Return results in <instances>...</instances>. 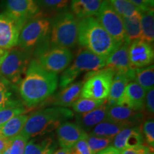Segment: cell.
<instances>
[{
  "label": "cell",
  "instance_id": "cell-13",
  "mask_svg": "<svg viewBox=\"0 0 154 154\" xmlns=\"http://www.w3.org/2000/svg\"><path fill=\"white\" fill-rule=\"evenodd\" d=\"M128 59L132 69L150 66L153 63L154 59L153 46L141 39L131 42L128 47Z\"/></svg>",
  "mask_w": 154,
  "mask_h": 154
},
{
  "label": "cell",
  "instance_id": "cell-10",
  "mask_svg": "<svg viewBox=\"0 0 154 154\" xmlns=\"http://www.w3.org/2000/svg\"><path fill=\"white\" fill-rule=\"evenodd\" d=\"M36 57V61L44 69L58 74L70 65L74 56L70 49L49 47Z\"/></svg>",
  "mask_w": 154,
  "mask_h": 154
},
{
  "label": "cell",
  "instance_id": "cell-40",
  "mask_svg": "<svg viewBox=\"0 0 154 154\" xmlns=\"http://www.w3.org/2000/svg\"><path fill=\"white\" fill-rule=\"evenodd\" d=\"M134 6H136L141 12L149 11V9H153L149 7L146 0H129Z\"/></svg>",
  "mask_w": 154,
  "mask_h": 154
},
{
  "label": "cell",
  "instance_id": "cell-18",
  "mask_svg": "<svg viewBox=\"0 0 154 154\" xmlns=\"http://www.w3.org/2000/svg\"><path fill=\"white\" fill-rule=\"evenodd\" d=\"M129 43L125 42L106 59V68L111 69L115 74H128L133 69L128 59Z\"/></svg>",
  "mask_w": 154,
  "mask_h": 154
},
{
  "label": "cell",
  "instance_id": "cell-27",
  "mask_svg": "<svg viewBox=\"0 0 154 154\" xmlns=\"http://www.w3.org/2000/svg\"><path fill=\"white\" fill-rule=\"evenodd\" d=\"M124 128H126V127L105 120L94 126L90 134L99 137L113 139L115 136Z\"/></svg>",
  "mask_w": 154,
  "mask_h": 154
},
{
  "label": "cell",
  "instance_id": "cell-2",
  "mask_svg": "<svg viewBox=\"0 0 154 154\" xmlns=\"http://www.w3.org/2000/svg\"><path fill=\"white\" fill-rule=\"evenodd\" d=\"M78 42L81 47L104 59H107L121 46L94 17L79 22Z\"/></svg>",
  "mask_w": 154,
  "mask_h": 154
},
{
  "label": "cell",
  "instance_id": "cell-14",
  "mask_svg": "<svg viewBox=\"0 0 154 154\" xmlns=\"http://www.w3.org/2000/svg\"><path fill=\"white\" fill-rule=\"evenodd\" d=\"M143 119V115L141 111H134L128 107L122 106H110L108 111L106 120L128 127L138 126Z\"/></svg>",
  "mask_w": 154,
  "mask_h": 154
},
{
  "label": "cell",
  "instance_id": "cell-4",
  "mask_svg": "<svg viewBox=\"0 0 154 154\" xmlns=\"http://www.w3.org/2000/svg\"><path fill=\"white\" fill-rule=\"evenodd\" d=\"M51 19L48 17H36L23 25L17 45L19 48L35 56L50 47L49 34Z\"/></svg>",
  "mask_w": 154,
  "mask_h": 154
},
{
  "label": "cell",
  "instance_id": "cell-31",
  "mask_svg": "<svg viewBox=\"0 0 154 154\" xmlns=\"http://www.w3.org/2000/svg\"><path fill=\"white\" fill-rule=\"evenodd\" d=\"M106 102L105 100H96L91 99L81 98L79 99L72 106L73 110L78 113H84L89 112L97 109Z\"/></svg>",
  "mask_w": 154,
  "mask_h": 154
},
{
  "label": "cell",
  "instance_id": "cell-28",
  "mask_svg": "<svg viewBox=\"0 0 154 154\" xmlns=\"http://www.w3.org/2000/svg\"><path fill=\"white\" fill-rule=\"evenodd\" d=\"M134 81L147 92L154 86V67L153 65L143 68L135 69Z\"/></svg>",
  "mask_w": 154,
  "mask_h": 154
},
{
  "label": "cell",
  "instance_id": "cell-20",
  "mask_svg": "<svg viewBox=\"0 0 154 154\" xmlns=\"http://www.w3.org/2000/svg\"><path fill=\"white\" fill-rule=\"evenodd\" d=\"M84 81L72 83L63 88L53 99V104L59 107H70L80 98Z\"/></svg>",
  "mask_w": 154,
  "mask_h": 154
},
{
  "label": "cell",
  "instance_id": "cell-6",
  "mask_svg": "<svg viewBox=\"0 0 154 154\" xmlns=\"http://www.w3.org/2000/svg\"><path fill=\"white\" fill-rule=\"evenodd\" d=\"M106 59L94 54L88 50H82L73 63L61 72L59 86L61 88L72 84L79 75L84 72H92L103 69Z\"/></svg>",
  "mask_w": 154,
  "mask_h": 154
},
{
  "label": "cell",
  "instance_id": "cell-24",
  "mask_svg": "<svg viewBox=\"0 0 154 154\" xmlns=\"http://www.w3.org/2000/svg\"><path fill=\"white\" fill-rule=\"evenodd\" d=\"M28 117L27 115L22 114L11 119L0 126V136L7 139H11L17 136L22 131Z\"/></svg>",
  "mask_w": 154,
  "mask_h": 154
},
{
  "label": "cell",
  "instance_id": "cell-38",
  "mask_svg": "<svg viewBox=\"0 0 154 154\" xmlns=\"http://www.w3.org/2000/svg\"><path fill=\"white\" fill-rule=\"evenodd\" d=\"M153 149L143 144L136 147L126 149L121 151V154H153Z\"/></svg>",
  "mask_w": 154,
  "mask_h": 154
},
{
  "label": "cell",
  "instance_id": "cell-11",
  "mask_svg": "<svg viewBox=\"0 0 154 154\" xmlns=\"http://www.w3.org/2000/svg\"><path fill=\"white\" fill-rule=\"evenodd\" d=\"M40 12L37 0H6V13L23 25Z\"/></svg>",
  "mask_w": 154,
  "mask_h": 154
},
{
  "label": "cell",
  "instance_id": "cell-26",
  "mask_svg": "<svg viewBox=\"0 0 154 154\" xmlns=\"http://www.w3.org/2000/svg\"><path fill=\"white\" fill-rule=\"evenodd\" d=\"M140 39L153 44L154 41V11L153 9L141 13L140 17Z\"/></svg>",
  "mask_w": 154,
  "mask_h": 154
},
{
  "label": "cell",
  "instance_id": "cell-37",
  "mask_svg": "<svg viewBox=\"0 0 154 154\" xmlns=\"http://www.w3.org/2000/svg\"><path fill=\"white\" fill-rule=\"evenodd\" d=\"M71 154H93L87 143V137L76 142L70 149Z\"/></svg>",
  "mask_w": 154,
  "mask_h": 154
},
{
  "label": "cell",
  "instance_id": "cell-34",
  "mask_svg": "<svg viewBox=\"0 0 154 154\" xmlns=\"http://www.w3.org/2000/svg\"><path fill=\"white\" fill-rule=\"evenodd\" d=\"M26 110L24 106L18 107H10L0 110V126L17 116L24 114Z\"/></svg>",
  "mask_w": 154,
  "mask_h": 154
},
{
  "label": "cell",
  "instance_id": "cell-44",
  "mask_svg": "<svg viewBox=\"0 0 154 154\" xmlns=\"http://www.w3.org/2000/svg\"><path fill=\"white\" fill-rule=\"evenodd\" d=\"M7 51H8V50H5V49H0V63H1V61H2L3 58L5 57V55L7 54Z\"/></svg>",
  "mask_w": 154,
  "mask_h": 154
},
{
  "label": "cell",
  "instance_id": "cell-8",
  "mask_svg": "<svg viewBox=\"0 0 154 154\" xmlns=\"http://www.w3.org/2000/svg\"><path fill=\"white\" fill-rule=\"evenodd\" d=\"M31 54L22 49H12L0 63V76L15 85H19L29 64Z\"/></svg>",
  "mask_w": 154,
  "mask_h": 154
},
{
  "label": "cell",
  "instance_id": "cell-5",
  "mask_svg": "<svg viewBox=\"0 0 154 154\" xmlns=\"http://www.w3.org/2000/svg\"><path fill=\"white\" fill-rule=\"evenodd\" d=\"M79 22L69 11H63L51 19L49 34L50 47L72 49L78 42Z\"/></svg>",
  "mask_w": 154,
  "mask_h": 154
},
{
  "label": "cell",
  "instance_id": "cell-23",
  "mask_svg": "<svg viewBox=\"0 0 154 154\" xmlns=\"http://www.w3.org/2000/svg\"><path fill=\"white\" fill-rule=\"evenodd\" d=\"M102 0H71V9L77 19H83L97 14Z\"/></svg>",
  "mask_w": 154,
  "mask_h": 154
},
{
  "label": "cell",
  "instance_id": "cell-42",
  "mask_svg": "<svg viewBox=\"0 0 154 154\" xmlns=\"http://www.w3.org/2000/svg\"><path fill=\"white\" fill-rule=\"evenodd\" d=\"M98 154H121V151L113 147V146H109Z\"/></svg>",
  "mask_w": 154,
  "mask_h": 154
},
{
  "label": "cell",
  "instance_id": "cell-47",
  "mask_svg": "<svg viewBox=\"0 0 154 154\" xmlns=\"http://www.w3.org/2000/svg\"><path fill=\"white\" fill-rule=\"evenodd\" d=\"M0 154H2V153H1V152H0Z\"/></svg>",
  "mask_w": 154,
  "mask_h": 154
},
{
  "label": "cell",
  "instance_id": "cell-16",
  "mask_svg": "<svg viewBox=\"0 0 154 154\" xmlns=\"http://www.w3.org/2000/svg\"><path fill=\"white\" fill-rule=\"evenodd\" d=\"M146 92L137 83L131 82L125 88L124 93L116 105L128 107L134 111H141L144 109Z\"/></svg>",
  "mask_w": 154,
  "mask_h": 154
},
{
  "label": "cell",
  "instance_id": "cell-43",
  "mask_svg": "<svg viewBox=\"0 0 154 154\" xmlns=\"http://www.w3.org/2000/svg\"><path fill=\"white\" fill-rule=\"evenodd\" d=\"M53 154H71L70 152V149H61L57 150V151H55Z\"/></svg>",
  "mask_w": 154,
  "mask_h": 154
},
{
  "label": "cell",
  "instance_id": "cell-7",
  "mask_svg": "<svg viewBox=\"0 0 154 154\" xmlns=\"http://www.w3.org/2000/svg\"><path fill=\"white\" fill-rule=\"evenodd\" d=\"M114 72L106 68L88 72L84 77L81 98L96 100H105L109 96Z\"/></svg>",
  "mask_w": 154,
  "mask_h": 154
},
{
  "label": "cell",
  "instance_id": "cell-17",
  "mask_svg": "<svg viewBox=\"0 0 154 154\" xmlns=\"http://www.w3.org/2000/svg\"><path fill=\"white\" fill-rule=\"evenodd\" d=\"M113 146L119 151L143 145L144 138L139 126L128 127L121 131L113 139Z\"/></svg>",
  "mask_w": 154,
  "mask_h": 154
},
{
  "label": "cell",
  "instance_id": "cell-33",
  "mask_svg": "<svg viewBox=\"0 0 154 154\" xmlns=\"http://www.w3.org/2000/svg\"><path fill=\"white\" fill-rule=\"evenodd\" d=\"M112 142L113 139L111 138L99 137L90 134H88L87 136L88 145L93 154H98L99 152L110 146Z\"/></svg>",
  "mask_w": 154,
  "mask_h": 154
},
{
  "label": "cell",
  "instance_id": "cell-1",
  "mask_svg": "<svg viewBox=\"0 0 154 154\" xmlns=\"http://www.w3.org/2000/svg\"><path fill=\"white\" fill-rule=\"evenodd\" d=\"M58 81L57 74L44 69L36 59L31 60L24 76L18 85L23 103L28 107L43 103L54 93Z\"/></svg>",
  "mask_w": 154,
  "mask_h": 154
},
{
  "label": "cell",
  "instance_id": "cell-48",
  "mask_svg": "<svg viewBox=\"0 0 154 154\" xmlns=\"http://www.w3.org/2000/svg\"></svg>",
  "mask_w": 154,
  "mask_h": 154
},
{
  "label": "cell",
  "instance_id": "cell-41",
  "mask_svg": "<svg viewBox=\"0 0 154 154\" xmlns=\"http://www.w3.org/2000/svg\"><path fill=\"white\" fill-rule=\"evenodd\" d=\"M11 139H7L0 136V152L3 153L9 147Z\"/></svg>",
  "mask_w": 154,
  "mask_h": 154
},
{
  "label": "cell",
  "instance_id": "cell-9",
  "mask_svg": "<svg viewBox=\"0 0 154 154\" xmlns=\"http://www.w3.org/2000/svg\"><path fill=\"white\" fill-rule=\"evenodd\" d=\"M96 16V20L116 42L121 45L125 42H128L122 17L113 9L108 0L102 2Z\"/></svg>",
  "mask_w": 154,
  "mask_h": 154
},
{
  "label": "cell",
  "instance_id": "cell-19",
  "mask_svg": "<svg viewBox=\"0 0 154 154\" xmlns=\"http://www.w3.org/2000/svg\"><path fill=\"white\" fill-rule=\"evenodd\" d=\"M109 107L110 106L106 101L104 104L93 111L84 113H78L76 116V124L86 132L91 130L94 126L106 119Z\"/></svg>",
  "mask_w": 154,
  "mask_h": 154
},
{
  "label": "cell",
  "instance_id": "cell-22",
  "mask_svg": "<svg viewBox=\"0 0 154 154\" xmlns=\"http://www.w3.org/2000/svg\"><path fill=\"white\" fill-rule=\"evenodd\" d=\"M134 69L128 74H115L111 84L110 92L106 99L109 106L116 105L119 99L124 93L126 86L132 81H134Z\"/></svg>",
  "mask_w": 154,
  "mask_h": 154
},
{
  "label": "cell",
  "instance_id": "cell-3",
  "mask_svg": "<svg viewBox=\"0 0 154 154\" xmlns=\"http://www.w3.org/2000/svg\"><path fill=\"white\" fill-rule=\"evenodd\" d=\"M74 116L67 108L55 106L36 111L29 116L20 134L29 140L31 138L44 136L57 130L61 124Z\"/></svg>",
  "mask_w": 154,
  "mask_h": 154
},
{
  "label": "cell",
  "instance_id": "cell-29",
  "mask_svg": "<svg viewBox=\"0 0 154 154\" xmlns=\"http://www.w3.org/2000/svg\"><path fill=\"white\" fill-rule=\"evenodd\" d=\"M141 14L131 17H122L125 34L128 43L140 39Z\"/></svg>",
  "mask_w": 154,
  "mask_h": 154
},
{
  "label": "cell",
  "instance_id": "cell-21",
  "mask_svg": "<svg viewBox=\"0 0 154 154\" xmlns=\"http://www.w3.org/2000/svg\"><path fill=\"white\" fill-rule=\"evenodd\" d=\"M17 92H19L18 86L0 76V110L23 106Z\"/></svg>",
  "mask_w": 154,
  "mask_h": 154
},
{
  "label": "cell",
  "instance_id": "cell-15",
  "mask_svg": "<svg viewBox=\"0 0 154 154\" xmlns=\"http://www.w3.org/2000/svg\"><path fill=\"white\" fill-rule=\"evenodd\" d=\"M56 131L58 142L63 149H70L76 142L88 136L87 132L78 124L69 121L61 124Z\"/></svg>",
  "mask_w": 154,
  "mask_h": 154
},
{
  "label": "cell",
  "instance_id": "cell-46",
  "mask_svg": "<svg viewBox=\"0 0 154 154\" xmlns=\"http://www.w3.org/2000/svg\"><path fill=\"white\" fill-rule=\"evenodd\" d=\"M2 154H10V153H9V146L3 152Z\"/></svg>",
  "mask_w": 154,
  "mask_h": 154
},
{
  "label": "cell",
  "instance_id": "cell-30",
  "mask_svg": "<svg viewBox=\"0 0 154 154\" xmlns=\"http://www.w3.org/2000/svg\"><path fill=\"white\" fill-rule=\"evenodd\" d=\"M113 9L121 17H131L140 14L141 11L129 0H108Z\"/></svg>",
  "mask_w": 154,
  "mask_h": 154
},
{
  "label": "cell",
  "instance_id": "cell-35",
  "mask_svg": "<svg viewBox=\"0 0 154 154\" xmlns=\"http://www.w3.org/2000/svg\"><path fill=\"white\" fill-rule=\"evenodd\" d=\"M28 141V138L20 134L15 137L11 138L9 153L10 154H24L25 146Z\"/></svg>",
  "mask_w": 154,
  "mask_h": 154
},
{
  "label": "cell",
  "instance_id": "cell-45",
  "mask_svg": "<svg viewBox=\"0 0 154 154\" xmlns=\"http://www.w3.org/2000/svg\"><path fill=\"white\" fill-rule=\"evenodd\" d=\"M146 1H147L148 4H149V7H151V8H153L154 5V0H146Z\"/></svg>",
  "mask_w": 154,
  "mask_h": 154
},
{
  "label": "cell",
  "instance_id": "cell-36",
  "mask_svg": "<svg viewBox=\"0 0 154 154\" xmlns=\"http://www.w3.org/2000/svg\"><path fill=\"white\" fill-rule=\"evenodd\" d=\"M142 134L148 146L151 149L154 147V121L150 119L146 121L143 124Z\"/></svg>",
  "mask_w": 154,
  "mask_h": 154
},
{
  "label": "cell",
  "instance_id": "cell-39",
  "mask_svg": "<svg viewBox=\"0 0 154 154\" xmlns=\"http://www.w3.org/2000/svg\"><path fill=\"white\" fill-rule=\"evenodd\" d=\"M144 107L150 114L154 113V88H151L146 94Z\"/></svg>",
  "mask_w": 154,
  "mask_h": 154
},
{
  "label": "cell",
  "instance_id": "cell-32",
  "mask_svg": "<svg viewBox=\"0 0 154 154\" xmlns=\"http://www.w3.org/2000/svg\"><path fill=\"white\" fill-rule=\"evenodd\" d=\"M37 3L40 9L61 13L68 9L71 0H37Z\"/></svg>",
  "mask_w": 154,
  "mask_h": 154
},
{
  "label": "cell",
  "instance_id": "cell-12",
  "mask_svg": "<svg viewBox=\"0 0 154 154\" xmlns=\"http://www.w3.org/2000/svg\"><path fill=\"white\" fill-rule=\"evenodd\" d=\"M23 24L7 13L0 14V49L9 50L17 46Z\"/></svg>",
  "mask_w": 154,
  "mask_h": 154
},
{
  "label": "cell",
  "instance_id": "cell-25",
  "mask_svg": "<svg viewBox=\"0 0 154 154\" xmlns=\"http://www.w3.org/2000/svg\"><path fill=\"white\" fill-rule=\"evenodd\" d=\"M57 147L52 138H44L39 140H31L25 146L24 154H53Z\"/></svg>",
  "mask_w": 154,
  "mask_h": 154
}]
</instances>
